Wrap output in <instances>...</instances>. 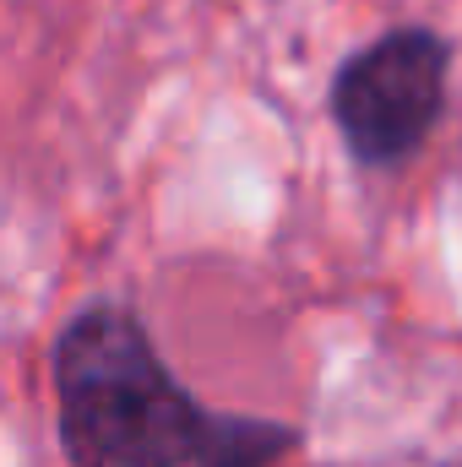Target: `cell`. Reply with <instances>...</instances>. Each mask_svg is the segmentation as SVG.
I'll return each instance as SVG.
<instances>
[{
	"label": "cell",
	"instance_id": "cell-2",
	"mask_svg": "<svg viewBox=\"0 0 462 467\" xmlns=\"http://www.w3.org/2000/svg\"><path fill=\"white\" fill-rule=\"evenodd\" d=\"M446 82L452 38L425 22L386 27L381 38L353 49L327 88V115L343 152L364 174L414 163L446 115Z\"/></svg>",
	"mask_w": 462,
	"mask_h": 467
},
{
	"label": "cell",
	"instance_id": "cell-1",
	"mask_svg": "<svg viewBox=\"0 0 462 467\" xmlns=\"http://www.w3.org/2000/svg\"><path fill=\"white\" fill-rule=\"evenodd\" d=\"M49 386L71 467H278L305 446L299 424L207 408L120 299L71 310L49 343Z\"/></svg>",
	"mask_w": 462,
	"mask_h": 467
}]
</instances>
